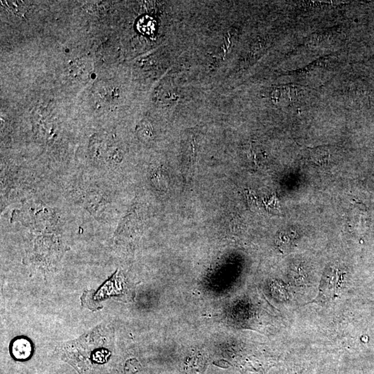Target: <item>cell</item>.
<instances>
[{
  "mask_svg": "<svg viewBox=\"0 0 374 374\" xmlns=\"http://www.w3.org/2000/svg\"><path fill=\"white\" fill-rule=\"evenodd\" d=\"M295 241V236L293 232H286L281 233L278 239V244L284 249L291 247Z\"/></svg>",
  "mask_w": 374,
  "mask_h": 374,
  "instance_id": "obj_4",
  "label": "cell"
},
{
  "mask_svg": "<svg viewBox=\"0 0 374 374\" xmlns=\"http://www.w3.org/2000/svg\"><path fill=\"white\" fill-rule=\"evenodd\" d=\"M12 356L17 361H27L33 353V346L27 338H17L11 346Z\"/></svg>",
  "mask_w": 374,
  "mask_h": 374,
  "instance_id": "obj_2",
  "label": "cell"
},
{
  "mask_svg": "<svg viewBox=\"0 0 374 374\" xmlns=\"http://www.w3.org/2000/svg\"><path fill=\"white\" fill-rule=\"evenodd\" d=\"M368 213L365 208L360 207H355L351 211L350 216V225L355 229H364L368 226Z\"/></svg>",
  "mask_w": 374,
  "mask_h": 374,
  "instance_id": "obj_3",
  "label": "cell"
},
{
  "mask_svg": "<svg viewBox=\"0 0 374 374\" xmlns=\"http://www.w3.org/2000/svg\"><path fill=\"white\" fill-rule=\"evenodd\" d=\"M338 270L335 267H329L325 272L320 286V295L326 300L332 298L337 291Z\"/></svg>",
  "mask_w": 374,
  "mask_h": 374,
  "instance_id": "obj_1",
  "label": "cell"
}]
</instances>
